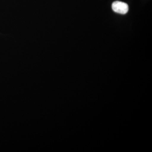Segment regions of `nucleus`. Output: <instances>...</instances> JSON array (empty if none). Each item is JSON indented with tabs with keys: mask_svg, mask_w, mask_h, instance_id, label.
I'll return each instance as SVG.
<instances>
[{
	"mask_svg": "<svg viewBox=\"0 0 152 152\" xmlns=\"http://www.w3.org/2000/svg\"><path fill=\"white\" fill-rule=\"evenodd\" d=\"M112 9L113 10L118 13L125 15L129 11V6L126 3L116 1L112 4Z\"/></svg>",
	"mask_w": 152,
	"mask_h": 152,
	"instance_id": "1",
	"label": "nucleus"
}]
</instances>
